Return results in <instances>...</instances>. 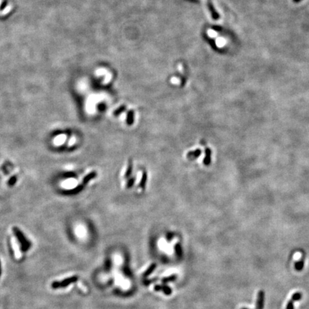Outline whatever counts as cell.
<instances>
[{
	"label": "cell",
	"instance_id": "3",
	"mask_svg": "<svg viewBox=\"0 0 309 309\" xmlns=\"http://www.w3.org/2000/svg\"><path fill=\"white\" fill-rule=\"evenodd\" d=\"M302 298V293L300 292H296L293 293L291 296V300L288 302L286 305V309H294V302L299 301Z\"/></svg>",
	"mask_w": 309,
	"mask_h": 309
},
{
	"label": "cell",
	"instance_id": "5",
	"mask_svg": "<svg viewBox=\"0 0 309 309\" xmlns=\"http://www.w3.org/2000/svg\"><path fill=\"white\" fill-rule=\"evenodd\" d=\"M304 264H305V258L304 256H302L301 258L299 261H296L295 263L294 267L296 271H301L303 270V267H304Z\"/></svg>",
	"mask_w": 309,
	"mask_h": 309
},
{
	"label": "cell",
	"instance_id": "9",
	"mask_svg": "<svg viewBox=\"0 0 309 309\" xmlns=\"http://www.w3.org/2000/svg\"><path fill=\"white\" fill-rule=\"evenodd\" d=\"M133 117H134V113L133 111H130L127 114V123L128 125H131L133 123Z\"/></svg>",
	"mask_w": 309,
	"mask_h": 309
},
{
	"label": "cell",
	"instance_id": "20",
	"mask_svg": "<svg viewBox=\"0 0 309 309\" xmlns=\"http://www.w3.org/2000/svg\"><path fill=\"white\" fill-rule=\"evenodd\" d=\"M0 275H1V265H0Z\"/></svg>",
	"mask_w": 309,
	"mask_h": 309
},
{
	"label": "cell",
	"instance_id": "17",
	"mask_svg": "<svg viewBox=\"0 0 309 309\" xmlns=\"http://www.w3.org/2000/svg\"><path fill=\"white\" fill-rule=\"evenodd\" d=\"M154 290H155L156 291H162V286H158V285H157V286H154Z\"/></svg>",
	"mask_w": 309,
	"mask_h": 309
},
{
	"label": "cell",
	"instance_id": "2",
	"mask_svg": "<svg viewBox=\"0 0 309 309\" xmlns=\"http://www.w3.org/2000/svg\"><path fill=\"white\" fill-rule=\"evenodd\" d=\"M78 278L77 276H72V277H69L66 278V279L63 280L62 281H55L53 282L52 283V288H65L69 285H70L71 283H74L77 281Z\"/></svg>",
	"mask_w": 309,
	"mask_h": 309
},
{
	"label": "cell",
	"instance_id": "1",
	"mask_svg": "<svg viewBox=\"0 0 309 309\" xmlns=\"http://www.w3.org/2000/svg\"><path fill=\"white\" fill-rule=\"evenodd\" d=\"M13 232H14L15 236L19 240L20 245H21V249L24 252H26L29 249L31 248V243L25 237L24 234L20 231L18 227H13Z\"/></svg>",
	"mask_w": 309,
	"mask_h": 309
},
{
	"label": "cell",
	"instance_id": "19",
	"mask_svg": "<svg viewBox=\"0 0 309 309\" xmlns=\"http://www.w3.org/2000/svg\"><path fill=\"white\" fill-rule=\"evenodd\" d=\"M301 1H303V0H293V1L294 3H299Z\"/></svg>",
	"mask_w": 309,
	"mask_h": 309
},
{
	"label": "cell",
	"instance_id": "6",
	"mask_svg": "<svg viewBox=\"0 0 309 309\" xmlns=\"http://www.w3.org/2000/svg\"><path fill=\"white\" fill-rule=\"evenodd\" d=\"M96 175H97V173H96V172H95V171L89 173V174L87 175L84 178V179H83V183H84V184H87V183L89 182L90 180L93 179L94 178H95Z\"/></svg>",
	"mask_w": 309,
	"mask_h": 309
},
{
	"label": "cell",
	"instance_id": "11",
	"mask_svg": "<svg viewBox=\"0 0 309 309\" xmlns=\"http://www.w3.org/2000/svg\"><path fill=\"white\" fill-rule=\"evenodd\" d=\"M162 291L164 292L165 294H166V295H170L171 293H172V291H171L170 288L169 287L165 286H162Z\"/></svg>",
	"mask_w": 309,
	"mask_h": 309
},
{
	"label": "cell",
	"instance_id": "12",
	"mask_svg": "<svg viewBox=\"0 0 309 309\" xmlns=\"http://www.w3.org/2000/svg\"><path fill=\"white\" fill-rule=\"evenodd\" d=\"M146 180H147V176H146L145 173H144V174L142 175V180H141L140 185V187H142V188H144V187H145V183H146Z\"/></svg>",
	"mask_w": 309,
	"mask_h": 309
},
{
	"label": "cell",
	"instance_id": "15",
	"mask_svg": "<svg viewBox=\"0 0 309 309\" xmlns=\"http://www.w3.org/2000/svg\"><path fill=\"white\" fill-rule=\"evenodd\" d=\"M132 170V165H131V164H130V165H129L128 169H127V170L126 176H129V175H130V174H131Z\"/></svg>",
	"mask_w": 309,
	"mask_h": 309
},
{
	"label": "cell",
	"instance_id": "14",
	"mask_svg": "<svg viewBox=\"0 0 309 309\" xmlns=\"http://www.w3.org/2000/svg\"><path fill=\"white\" fill-rule=\"evenodd\" d=\"M175 251H176V253H177L178 256H181V253H182V250H181V247L179 244H177V245H175Z\"/></svg>",
	"mask_w": 309,
	"mask_h": 309
},
{
	"label": "cell",
	"instance_id": "18",
	"mask_svg": "<svg viewBox=\"0 0 309 309\" xmlns=\"http://www.w3.org/2000/svg\"><path fill=\"white\" fill-rule=\"evenodd\" d=\"M133 182H134L133 180H130V182L128 183V185H127V187H128V188H129V187H130L131 186H132V184H133Z\"/></svg>",
	"mask_w": 309,
	"mask_h": 309
},
{
	"label": "cell",
	"instance_id": "8",
	"mask_svg": "<svg viewBox=\"0 0 309 309\" xmlns=\"http://www.w3.org/2000/svg\"><path fill=\"white\" fill-rule=\"evenodd\" d=\"M155 268H156V264H151V266L148 268V269H147V271H146L145 272V273H144V277H147V276H148L149 275H150V273H152L154 269H155Z\"/></svg>",
	"mask_w": 309,
	"mask_h": 309
},
{
	"label": "cell",
	"instance_id": "21",
	"mask_svg": "<svg viewBox=\"0 0 309 309\" xmlns=\"http://www.w3.org/2000/svg\"><path fill=\"white\" fill-rule=\"evenodd\" d=\"M241 309H249V308H242Z\"/></svg>",
	"mask_w": 309,
	"mask_h": 309
},
{
	"label": "cell",
	"instance_id": "16",
	"mask_svg": "<svg viewBox=\"0 0 309 309\" xmlns=\"http://www.w3.org/2000/svg\"><path fill=\"white\" fill-rule=\"evenodd\" d=\"M175 278V276H170V277H169V278H165L163 281H162V282H163V283H165V282L173 281V280H174Z\"/></svg>",
	"mask_w": 309,
	"mask_h": 309
},
{
	"label": "cell",
	"instance_id": "7",
	"mask_svg": "<svg viewBox=\"0 0 309 309\" xmlns=\"http://www.w3.org/2000/svg\"><path fill=\"white\" fill-rule=\"evenodd\" d=\"M210 157H211V150L209 148L205 149V157L204 159V163L209 165L210 163Z\"/></svg>",
	"mask_w": 309,
	"mask_h": 309
},
{
	"label": "cell",
	"instance_id": "10",
	"mask_svg": "<svg viewBox=\"0 0 309 309\" xmlns=\"http://www.w3.org/2000/svg\"><path fill=\"white\" fill-rule=\"evenodd\" d=\"M201 154V151L200 150H197L196 151H193V152H188V157H197L198 156H199Z\"/></svg>",
	"mask_w": 309,
	"mask_h": 309
},
{
	"label": "cell",
	"instance_id": "4",
	"mask_svg": "<svg viewBox=\"0 0 309 309\" xmlns=\"http://www.w3.org/2000/svg\"><path fill=\"white\" fill-rule=\"evenodd\" d=\"M265 301V292L264 291H260L257 295L256 300V309H264Z\"/></svg>",
	"mask_w": 309,
	"mask_h": 309
},
{
	"label": "cell",
	"instance_id": "13",
	"mask_svg": "<svg viewBox=\"0 0 309 309\" xmlns=\"http://www.w3.org/2000/svg\"><path fill=\"white\" fill-rule=\"evenodd\" d=\"M125 106L120 107V108H119L118 109H117L115 112H114V115H116V116H118V115H120L122 112H123L124 110H125Z\"/></svg>",
	"mask_w": 309,
	"mask_h": 309
}]
</instances>
